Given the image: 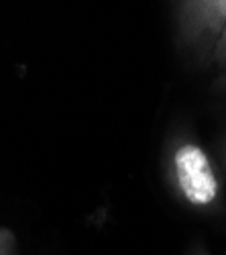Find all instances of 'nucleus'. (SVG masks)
I'll use <instances>...</instances> for the list:
<instances>
[{
	"instance_id": "nucleus-6",
	"label": "nucleus",
	"mask_w": 226,
	"mask_h": 255,
	"mask_svg": "<svg viewBox=\"0 0 226 255\" xmlns=\"http://www.w3.org/2000/svg\"><path fill=\"white\" fill-rule=\"evenodd\" d=\"M192 255H208V253H206V251H204V249H196V251H194Z\"/></svg>"
},
{
	"instance_id": "nucleus-1",
	"label": "nucleus",
	"mask_w": 226,
	"mask_h": 255,
	"mask_svg": "<svg viewBox=\"0 0 226 255\" xmlns=\"http://www.w3.org/2000/svg\"><path fill=\"white\" fill-rule=\"evenodd\" d=\"M163 178L179 204L212 215L222 208L224 186L220 167L196 135L183 129L169 133L163 147Z\"/></svg>"
},
{
	"instance_id": "nucleus-7",
	"label": "nucleus",
	"mask_w": 226,
	"mask_h": 255,
	"mask_svg": "<svg viewBox=\"0 0 226 255\" xmlns=\"http://www.w3.org/2000/svg\"><path fill=\"white\" fill-rule=\"evenodd\" d=\"M222 78H224V80H226V70H224V76H222Z\"/></svg>"
},
{
	"instance_id": "nucleus-3",
	"label": "nucleus",
	"mask_w": 226,
	"mask_h": 255,
	"mask_svg": "<svg viewBox=\"0 0 226 255\" xmlns=\"http://www.w3.org/2000/svg\"><path fill=\"white\" fill-rule=\"evenodd\" d=\"M0 255H16L14 253V235L4 227H0Z\"/></svg>"
},
{
	"instance_id": "nucleus-5",
	"label": "nucleus",
	"mask_w": 226,
	"mask_h": 255,
	"mask_svg": "<svg viewBox=\"0 0 226 255\" xmlns=\"http://www.w3.org/2000/svg\"><path fill=\"white\" fill-rule=\"evenodd\" d=\"M220 153H222V165L226 167V139H224V143H222V147H220Z\"/></svg>"
},
{
	"instance_id": "nucleus-4",
	"label": "nucleus",
	"mask_w": 226,
	"mask_h": 255,
	"mask_svg": "<svg viewBox=\"0 0 226 255\" xmlns=\"http://www.w3.org/2000/svg\"><path fill=\"white\" fill-rule=\"evenodd\" d=\"M212 61L216 63L218 68L226 70V27H224V31H222V35H220V39H218V45H216V49H214Z\"/></svg>"
},
{
	"instance_id": "nucleus-2",
	"label": "nucleus",
	"mask_w": 226,
	"mask_h": 255,
	"mask_svg": "<svg viewBox=\"0 0 226 255\" xmlns=\"http://www.w3.org/2000/svg\"><path fill=\"white\" fill-rule=\"evenodd\" d=\"M181 45L202 59H212L226 27V0H175Z\"/></svg>"
}]
</instances>
